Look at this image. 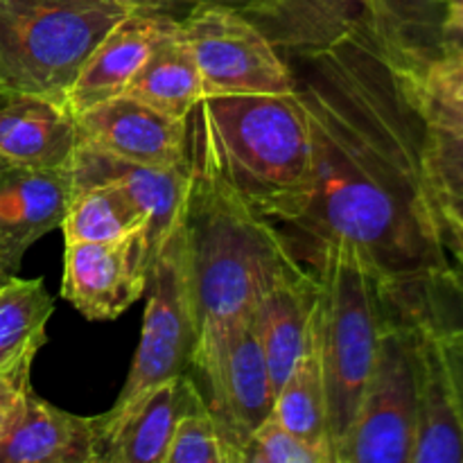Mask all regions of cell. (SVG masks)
<instances>
[{
    "mask_svg": "<svg viewBox=\"0 0 463 463\" xmlns=\"http://www.w3.org/2000/svg\"><path fill=\"white\" fill-rule=\"evenodd\" d=\"M203 104L235 188L276 226L289 224L312 190L310 127L297 90L220 95Z\"/></svg>",
    "mask_w": 463,
    "mask_h": 463,
    "instance_id": "3",
    "label": "cell"
},
{
    "mask_svg": "<svg viewBox=\"0 0 463 463\" xmlns=\"http://www.w3.org/2000/svg\"><path fill=\"white\" fill-rule=\"evenodd\" d=\"M122 95L140 99L179 120H188L194 107L206 98L193 50L179 34V18L163 32Z\"/></svg>",
    "mask_w": 463,
    "mask_h": 463,
    "instance_id": "22",
    "label": "cell"
},
{
    "mask_svg": "<svg viewBox=\"0 0 463 463\" xmlns=\"http://www.w3.org/2000/svg\"><path fill=\"white\" fill-rule=\"evenodd\" d=\"M317 279L315 335L328 398L330 452L337 455L360 407L392 307L355 251L326 247L307 265Z\"/></svg>",
    "mask_w": 463,
    "mask_h": 463,
    "instance_id": "4",
    "label": "cell"
},
{
    "mask_svg": "<svg viewBox=\"0 0 463 463\" xmlns=\"http://www.w3.org/2000/svg\"><path fill=\"white\" fill-rule=\"evenodd\" d=\"M172 12L131 9L102 36L66 93V104L80 113L125 93L163 32L175 23Z\"/></svg>",
    "mask_w": 463,
    "mask_h": 463,
    "instance_id": "15",
    "label": "cell"
},
{
    "mask_svg": "<svg viewBox=\"0 0 463 463\" xmlns=\"http://www.w3.org/2000/svg\"><path fill=\"white\" fill-rule=\"evenodd\" d=\"M446 9L437 0H366L364 25L398 71L419 77L441 57Z\"/></svg>",
    "mask_w": 463,
    "mask_h": 463,
    "instance_id": "21",
    "label": "cell"
},
{
    "mask_svg": "<svg viewBox=\"0 0 463 463\" xmlns=\"http://www.w3.org/2000/svg\"><path fill=\"white\" fill-rule=\"evenodd\" d=\"M145 292L147 306L138 348L120 396L109 411H122L149 389L185 373L193 364L199 326L181 217L154 256Z\"/></svg>",
    "mask_w": 463,
    "mask_h": 463,
    "instance_id": "6",
    "label": "cell"
},
{
    "mask_svg": "<svg viewBox=\"0 0 463 463\" xmlns=\"http://www.w3.org/2000/svg\"><path fill=\"white\" fill-rule=\"evenodd\" d=\"M448 5H461L463 7V0H448Z\"/></svg>",
    "mask_w": 463,
    "mask_h": 463,
    "instance_id": "39",
    "label": "cell"
},
{
    "mask_svg": "<svg viewBox=\"0 0 463 463\" xmlns=\"http://www.w3.org/2000/svg\"><path fill=\"white\" fill-rule=\"evenodd\" d=\"M0 463H102L98 416H77L27 389L0 441Z\"/></svg>",
    "mask_w": 463,
    "mask_h": 463,
    "instance_id": "14",
    "label": "cell"
},
{
    "mask_svg": "<svg viewBox=\"0 0 463 463\" xmlns=\"http://www.w3.org/2000/svg\"><path fill=\"white\" fill-rule=\"evenodd\" d=\"M27 389H32L30 378H18V375L0 373V411L16 405V401L27 392Z\"/></svg>",
    "mask_w": 463,
    "mask_h": 463,
    "instance_id": "33",
    "label": "cell"
},
{
    "mask_svg": "<svg viewBox=\"0 0 463 463\" xmlns=\"http://www.w3.org/2000/svg\"><path fill=\"white\" fill-rule=\"evenodd\" d=\"M425 165L434 188L463 199V138L428 134Z\"/></svg>",
    "mask_w": 463,
    "mask_h": 463,
    "instance_id": "30",
    "label": "cell"
},
{
    "mask_svg": "<svg viewBox=\"0 0 463 463\" xmlns=\"http://www.w3.org/2000/svg\"><path fill=\"white\" fill-rule=\"evenodd\" d=\"M188 165L181 224L199 326L194 353H199L249 315L262 289L303 265L279 226L231 181L203 99L188 116Z\"/></svg>",
    "mask_w": 463,
    "mask_h": 463,
    "instance_id": "2",
    "label": "cell"
},
{
    "mask_svg": "<svg viewBox=\"0 0 463 463\" xmlns=\"http://www.w3.org/2000/svg\"><path fill=\"white\" fill-rule=\"evenodd\" d=\"M242 463H330L328 457L321 455L303 439L289 432L274 416L265 420L253 432L244 448Z\"/></svg>",
    "mask_w": 463,
    "mask_h": 463,
    "instance_id": "29",
    "label": "cell"
},
{
    "mask_svg": "<svg viewBox=\"0 0 463 463\" xmlns=\"http://www.w3.org/2000/svg\"><path fill=\"white\" fill-rule=\"evenodd\" d=\"M77 149L75 113L61 99L0 90V156L12 167H71Z\"/></svg>",
    "mask_w": 463,
    "mask_h": 463,
    "instance_id": "16",
    "label": "cell"
},
{
    "mask_svg": "<svg viewBox=\"0 0 463 463\" xmlns=\"http://www.w3.org/2000/svg\"><path fill=\"white\" fill-rule=\"evenodd\" d=\"M54 312L43 279H12L0 285V373L30 378L36 353L48 342Z\"/></svg>",
    "mask_w": 463,
    "mask_h": 463,
    "instance_id": "23",
    "label": "cell"
},
{
    "mask_svg": "<svg viewBox=\"0 0 463 463\" xmlns=\"http://www.w3.org/2000/svg\"><path fill=\"white\" fill-rule=\"evenodd\" d=\"M407 80L428 134L463 138V52H443L419 77Z\"/></svg>",
    "mask_w": 463,
    "mask_h": 463,
    "instance_id": "27",
    "label": "cell"
},
{
    "mask_svg": "<svg viewBox=\"0 0 463 463\" xmlns=\"http://www.w3.org/2000/svg\"><path fill=\"white\" fill-rule=\"evenodd\" d=\"M188 373L215 420L226 463H242L249 439L269 419L276 398L251 312L220 342L194 353Z\"/></svg>",
    "mask_w": 463,
    "mask_h": 463,
    "instance_id": "8",
    "label": "cell"
},
{
    "mask_svg": "<svg viewBox=\"0 0 463 463\" xmlns=\"http://www.w3.org/2000/svg\"><path fill=\"white\" fill-rule=\"evenodd\" d=\"M190 373L149 389L122 411L98 416L102 463H165L176 420L197 396Z\"/></svg>",
    "mask_w": 463,
    "mask_h": 463,
    "instance_id": "13",
    "label": "cell"
},
{
    "mask_svg": "<svg viewBox=\"0 0 463 463\" xmlns=\"http://www.w3.org/2000/svg\"><path fill=\"white\" fill-rule=\"evenodd\" d=\"M271 416L333 463L328 432V398H326V380L324 369H321L319 346H317L315 324H312V337L306 353L298 357L294 369L289 371L285 383L276 392Z\"/></svg>",
    "mask_w": 463,
    "mask_h": 463,
    "instance_id": "25",
    "label": "cell"
},
{
    "mask_svg": "<svg viewBox=\"0 0 463 463\" xmlns=\"http://www.w3.org/2000/svg\"><path fill=\"white\" fill-rule=\"evenodd\" d=\"M443 52H463V7L461 5H448L446 9L443 32H441V54Z\"/></svg>",
    "mask_w": 463,
    "mask_h": 463,
    "instance_id": "32",
    "label": "cell"
},
{
    "mask_svg": "<svg viewBox=\"0 0 463 463\" xmlns=\"http://www.w3.org/2000/svg\"><path fill=\"white\" fill-rule=\"evenodd\" d=\"M77 143L140 165L188 161V120H179L129 95L75 113Z\"/></svg>",
    "mask_w": 463,
    "mask_h": 463,
    "instance_id": "11",
    "label": "cell"
},
{
    "mask_svg": "<svg viewBox=\"0 0 463 463\" xmlns=\"http://www.w3.org/2000/svg\"><path fill=\"white\" fill-rule=\"evenodd\" d=\"M0 90H7V89H5V84H3V81H0Z\"/></svg>",
    "mask_w": 463,
    "mask_h": 463,
    "instance_id": "40",
    "label": "cell"
},
{
    "mask_svg": "<svg viewBox=\"0 0 463 463\" xmlns=\"http://www.w3.org/2000/svg\"><path fill=\"white\" fill-rule=\"evenodd\" d=\"M16 271H18V265L9 258L7 249H5V244L0 242V285L7 283L12 276H16Z\"/></svg>",
    "mask_w": 463,
    "mask_h": 463,
    "instance_id": "35",
    "label": "cell"
},
{
    "mask_svg": "<svg viewBox=\"0 0 463 463\" xmlns=\"http://www.w3.org/2000/svg\"><path fill=\"white\" fill-rule=\"evenodd\" d=\"M71 172L72 185L111 181L125 188L129 197L149 215L147 242L152 258L156 256L158 247L175 229L184 211L190 179L188 161L181 165H140L77 143Z\"/></svg>",
    "mask_w": 463,
    "mask_h": 463,
    "instance_id": "17",
    "label": "cell"
},
{
    "mask_svg": "<svg viewBox=\"0 0 463 463\" xmlns=\"http://www.w3.org/2000/svg\"><path fill=\"white\" fill-rule=\"evenodd\" d=\"M292 57L310 127L312 190L280 233L303 267L326 247L355 251L393 315L411 319L423 285L448 267L411 81L366 25Z\"/></svg>",
    "mask_w": 463,
    "mask_h": 463,
    "instance_id": "1",
    "label": "cell"
},
{
    "mask_svg": "<svg viewBox=\"0 0 463 463\" xmlns=\"http://www.w3.org/2000/svg\"><path fill=\"white\" fill-rule=\"evenodd\" d=\"M197 3H202V0H197ZM206 3H220V5H229V7H235V9H247L251 7L256 0H206Z\"/></svg>",
    "mask_w": 463,
    "mask_h": 463,
    "instance_id": "36",
    "label": "cell"
},
{
    "mask_svg": "<svg viewBox=\"0 0 463 463\" xmlns=\"http://www.w3.org/2000/svg\"><path fill=\"white\" fill-rule=\"evenodd\" d=\"M430 188L448 267L423 285L419 312L411 319H423L439 335H455L463 333V199L441 193L432 181Z\"/></svg>",
    "mask_w": 463,
    "mask_h": 463,
    "instance_id": "24",
    "label": "cell"
},
{
    "mask_svg": "<svg viewBox=\"0 0 463 463\" xmlns=\"http://www.w3.org/2000/svg\"><path fill=\"white\" fill-rule=\"evenodd\" d=\"M152 249L138 231L107 242H66L61 297L90 321H113L147 288Z\"/></svg>",
    "mask_w": 463,
    "mask_h": 463,
    "instance_id": "10",
    "label": "cell"
},
{
    "mask_svg": "<svg viewBox=\"0 0 463 463\" xmlns=\"http://www.w3.org/2000/svg\"><path fill=\"white\" fill-rule=\"evenodd\" d=\"M7 170H12V165H9V163H7V161H5V158H3V156H0V176H3V175H5V172H7Z\"/></svg>",
    "mask_w": 463,
    "mask_h": 463,
    "instance_id": "38",
    "label": "cell"
},
{
    "mask_svg": "<svg viewBox=\"0 0 463 463\" xmlns=\"http://www.w3.org/2000/svg\"><path fill=\"white\" fill-rule=\"evenodd\" d=\"M118 3H125V0H118ZM127 5H129V3H127ZM131 7H134V5H131Z\"/></svg>",
    "mask_w": 463,
    "mask_h": 463,
    "instance_id": "41",
    "label": "cell"
},
{
    "mask_svg": "<svg viewBox=\"0 0 463 463\" xmlns=\"http://www.w3.org/2000/svg\"><path fill=\"white\" fill-rule=\"evenodd\" d=\"M315 307L317 279L307 267L279 276L262 289L251 307L258 342L276 392L310 344Z\"/></svg>",
    "mask_w": 463,
    "mask_h": 463,
    "instance_id": "19",
    "label": "cell"
},
{
    "mask_svg": "<svg viewBox=\"0 0 463 463\" xmlns=\"http://www.w3.org/2000/svg\"><path fill=\"white\" fill-rule=\"evenodd\" d=\"M411 326L416 441L411 463H463V420L441 337L423 319Z\"/></svg>",
    "mask_w": 463,
    "mask_h": 463,
    "instance_id": "12",
    "label": "cell"
},
{
    "mask_svg": "<svg viewBox=\"0 0 463 463\" xmlns=\"http://www.w3.org/2000/svg\"><path fill=\"white\" fill-rule=\"evenodd\" d=\"M416 375L410 321L392 315L360 407L335 463H411Z\"/></svg>",
    "mask_w": 463,
    "mask_h": 463,
    "instance_id": "9",
    "label": "cell"
},
{
    "mask_svg": "<svg viewBox=\"0 0 463 463\" xmlns=\"http://www.w3.org/2000/svg\"><path fill=\"white\" fill-rule=\"evenodd\" d=\"M179 34L193 50L206 98L297 90L292 63L242 9L194 3L179 18Z\"/></svg>",
    "mask_w": 463,
    "mask_h": 463,
    "instance_id": "7",
    "label": "cell"
},
{
    "mask_svg": "<svg viewBox=\"0 0 463 463\" xmlns=\"http://www.w3.org/2000/svg\"><path fill=\"white\" fill-rule=\"evenodd\" d=\"M149 215L111 181L72 185V197L63 217V242H107L131 233H147Z\"/></svg>",
    "mask_w": 463,
    "mask_h": 463,
    "instance_id": "26",
    "label": "cell"
},
{
    "mask_svg": "<svg viewBox=\"0 0 463 463\" xmlns=\"http://www.w3.org/2000/svg\"><path fill=\"white\" fill-rule=\"evenodd\" d=\"M283 54L330 48L366 21V0H256L242 9Z\"/></svg>",
    "mask_w": 463,
    "mask_h": 463,
    "instance_id": "20",
    "label": "cell"
},
{
    "mask_svg": "<svg viewBox=\"0 0 463 463\" xmlns=\"http://www.w3.org/2000/svg\"><path fill=\"white\" fill-rule=\"evenodd\" d=\"M439 337H441L443 353H446L448 369H450V378H452V384H455L457 402H459V411L463 420V333L439 335Z\"/></svg>",
    "mask_w": 463,
    "mask_h": 463,
    "instance_id": "31",
    "label": "cell"
},
{
    "mask_svg": "<svg viewBox=\"0 0 463 463\" xmlns=\"http://www.w3.org/2000/svg\"><path fill=\"white\" fill-rule=\"evenodd\" d=\"M16 402H18V401H16ZM12 410H14V407H9V410L0 411V441H3L5 430H7V425H9V416H12Z\"/></svg>",
    "mask_w": 463,
    "mask_h": 463,
    "instance_id": "37",
    "label": "cell"
},
{
    "mask_svg": "<svg viewBox=\"0 0 463 463\" xmlns=\"http://www.w3.org/2000/svg\"><path fill=\"white\" fill-rule=\"evenodd\" d=\"M437 3H448V0H437Z\"/></svg>",
    "mask_w": 463,
    "mask_h": 463,
    "instance_id": "42",
    "label": "cell"
},
{
    "mask_svg": "<svg viewBox=\"0 0 463 463\" xmlns=\"http://www.w3.org/2000/svg\"><path fill=\"white\" fill-rule=\"evenodd\" d=\"M165 463H226L220 432L199 392L176 420Z\"/></svg>",
    "mask_w": 463,
    "mask_h": 463,
    "instance_id": "28",
    "label": "cell"
},
{
    "mask_svg": "<svg viewBox=\"0 0 463 463\" xmlns=\"http://www.w3.org/2000/svg\"><path fill=\"white\" fill-rule=\"evenodd\" d=\"M131 9L118 0H0V81L66 102L89 54Z\"/></svg>",
    "mask_w": 463,
    "mask_h": 463,
    "instance_id": "5",
    "label": "cell"
},
{
    "mask_svg": "<svg viewBox=\"0 0 463 463\" xmlns=\"http://www.w3.org/2000/svg\"><path fill=\"white\" fill-rule=\"evenodd\" d=\"M71 197V167H12L0 176V242L18 267L32 244L61 229Z\"/></svg>",
    "mask_w": 463,
    "mask_h": 463,
    "instance_id": "18",
    "label": "cell"
},
{
    "mask_svg": "<svg viewBox=\"0 0 463 463\" xmlns=\"http://www.w3.org/2000/svg\"><path fill=\"white\" fill-rule=\"evenodd\" d=\"M138 9H156V12H175L176 7H190L197 0H125Z\"/></svg>",
    "mask_w": 463,
    "mask_h": 463,
    "instance_id": "34",
    "label": "cell"
}]
</instances>
